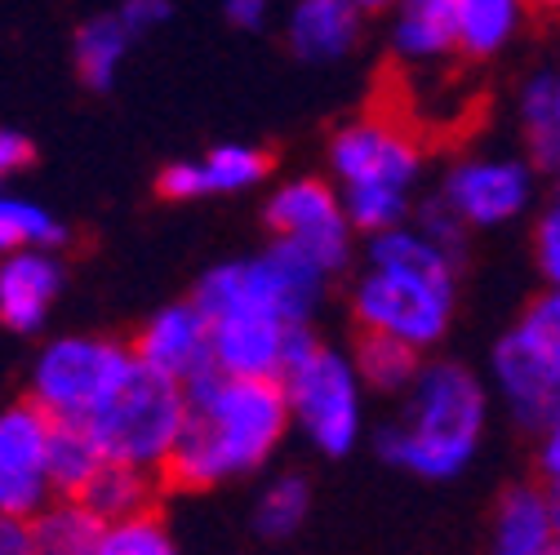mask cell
I'll return each mask as SVG.
<instances>
[{"label":"cell","mask_w":560,"mask_h":555,"mask_svg":"<svg viewBox=\"0 0 560 555\" xmlns=\"http://www.w3.org/2000/svg\"><path fill=\"white\" fill-rule=\"evenodd\" d=\"M152 475L156 471H143V467H125V462H103L94 471V480L77 498H85L107 524L120 520V516H133L152 507Z\"/></svg>","instance_id":"603a6c76"},{"label":"cell","mask_w":560,"mask_h":555,"mask_svg":"<svg viewBox=\"0 0 560 555\" xmlns=\"http://www.w3.org/2000/svg\"><path fill=\"white\" fill-rule=\"evenodd\" d=\"M489 387L521 432H538L560 404V290L542 285L489 346Z\"/></svg>","instance_id":"5b68a950"},{"label":"cell","mask_w":560,"mask_h":555,"mask_svg":"<svg viewBox=\"0 0 560 555\" xmlns=\"http://www.w3.org/2000/svg\"><path fill=\"white\" fill-rule=\"evenodd\" d=\"M62 294L54 249H14L0 258V324L10 333H40Z\"/></svg>","instance_id":"5bb4252c"},{"label":"cell","mask_w":560,"mask_h":555,"mask_svg":"<svg viewBox=\"0 0 560 555\" xmlns=\"http://www.w3.org/2000/svg\"><path fill=\"white\" fill-rule=\"evenodd\" d=\"M516 129L529 161L556 178L560 174V58L542 62L516 90Z\"/></svg>","instance_id":"d6986e66"},{"label":"cell","mask_w":560,"mask_h":555,"mask_svg":"<svg viewBox=\"0 0 560 555\" xmlns=\"http://www.w3.org/2000/svg\"><path fill=\"white\" fill-rule=\"evenodd\" d=\"M271 174V156L245 143H223L205 152L200 161H174L156 174L161 200H205V196H232L258 187Z\"/></svg>","instance_id":"4fadbf2b"},{"label":"cell","mask_w":560,"mask_h":555,"mask_svg":"<svg viewBox=\"0 0 560 555\" xmlns=\"http://www.w3.org/2000/svg\"><path fill=\"white\" fill-rule=\"evenodd\" d=\"M170 551H174L170 524L152 507L112 520L103 533V546H98V555H170Z\"/></svg>","instance_id":"4316f807"},{"label":"cell","mask_w":560,"mask_h":555,"mask_svg":"<svg viewBox=\"0 0 560 555\" xmlns=\"http://www.w3.org/2000/svg\"><path fill=\"white\" fill-rule=\"evenodd\" d=\"M357 5L365 10V14H383V10H392L396 0H357Z\"/></svg>","instance_id":"8d00e7d4"},{"label":"cell","mask_w":560,"mask_h":555,"mask_svg":"<svg viewBox=\"0 0 560 555\" xmlns=\"http://www.w3.org/2000/svg\"><path fill=\"white\" fill-rule=\"evenodd\" d=\"M387 45H392V58L405 67H436L458 58L454 0H396Z\"/></svg>","instance_id":"e0dca14e"},{"label":"cell","mask_w":560,"mask_h":555,"mask_svg":"<svg viewBox=\"0 0 560 555\" xmlns=\"http://www.w3.org/2000/svg\"><path fill=\"white\" fill-rule=\"evenodd\" d=\"M116 14L125 19V27H129L133 36H143V32H156L161 23H170L174 0H120Z\"/></svg>","instance_id":"4dcf8cb0"},{"label":"cell","mask_w":560,"mask_h":555,"mask_svg":"<svg viewBox=\"0 0 560 555\" xmlns=\"http://www.w3.org/2000/svg\"><path fill=\"white\" fill-rule=\"evenodd\" d=\"M529 249H534V267L538 281L560 290V191H551V200L534 214V232H529Z\"/></svg>","instance_id":"83f0119b"},{"label":"cell","mask_w":560,"mask_h":555,"mask_svg":"<svg viewBox=\"0 0 560 555\" xmlns=\"http://www.w3.org/2000/svg\"><path fill=\"white\" fill-rule=\"evenodd\" d=\"M191 395L178 378L152 369L138 361L129 369V378L116 387V395L85 423L103 449L107 462H125V467H143L156 471L170 462L183 423H187Z\"/></svg>","instance_id":"8992f818"},{"label":"cell","mask_w":560,"mask_h":555,"mask_svg":"<svg viewBox=\"0 0 560 555\" xmlns=\"http://www.w3.org/2000/svg\"><path fill=\"white\" fill-rule=\"evenodd\" d=\"M489 409L494 387L485 374L463 361L432 356L400 395V413L374 432V453L413 480H458L485 445Z\"/></svg>","instance_id":"3957f363"},{"label":"cell","mask_w":560,"mask_h":555,"mask_svg":"<svg viewBox=\"0 0 560 555\" xmlns=\"http://www.w3.org/2000/svg\"><path fill=\"white\" fill-rule=\"evenodd\" d=\"M285 395L294 427L307 436V445L325 458H347L361 445L365 432V378L352 356H342L338 346L316 342L303 352L285 374Z\"/></svg>","instance_id":"52a82bcc"},{"label":"cell","mask_w":560,"mask_h":555,"mask_svg":"<svg viewBox=\"0 0 560 555\" xmlns=\"http://www.w3.org/2000/svg\"><path fill=\"white\" fill-rule=\"evenodd\" d=\"M129 346L143 365L178 378L183 387H196L205 378L223 374L219 356H214V329H209V316L200 311L196 298L161 307L143 329H138V338Z\"/></svg>","instance_id":"7c38bea8"},{"label":"cell","mask_w":560,"mask_h":555,"mask_svg":"<svg viewBox=\"0 0 560 555\" xmlns=\"http://www.w3.org/2000/svg\"><path fill=\"white\" fill-rule=\"evenodd\" d=\"M133 45V32L125 27L120 14H94L77 27V40H72V62H77V76L85 90L94 94H107L116 85V72Z\"/></svg>","instance_id":"44dd1931"},{"label":"cell","mask_w":560,"mask_h":555,"mask_svg":"<svg viewBox=\"0 0 560 555\" xmlns=\"http://www.w3.org/2000/svg\"><path fill=\"white\" fill-rule=\"evenodd\" d=\"M267 232L285 236L299 249H307L329 275L347 271L357 258V223L347 219V204L334 178H290L267 196Z\"/></svg>","instance_id":"30bf717a"},{"label":"cell","mask_w":560,"mask_h":555,"mask_svg":"<svg viewBox=\"0 0 560 555\" xmlns=\"http://www.w3.org/2000/svg\"><path fill=\"white\" fill-rule=\"evenodd\" d=\"M36 161V147H32V138L19 133V129H0V178H10L19 169H27Z\"/></svg>","instance_id":"d6a6232c"},{"label":"cell","mask_w":560,"mask_h":555,"mask_svg":"<svg viewBox=\"0 0 560 555\" xmlns=\"http://www.w3.org/2000/svg\"><path fill=\"white\" fill-rule=\"evenodd\" d=\"M534 475L560 489V404L547 413V423L534 432Z\"/></svg>","instance_id":"f546056e"},{"label":"cell","mask_w":560,"mask_h":555,"mask_svg":"<svg viewBox=\"0 0 560 555\" xmlns=\"http://www.w3.org/2000/svg\"><path fill=\"white\" fill-rule=\"evenodd\" d=\"M27 551H36L32 520L0 507V555H27Z\"/></svg>","instance_id":"1f68e13d"},{"label":"cell","mask_w":560,"mask_h":555,"mask_svg":"<svg viewBox=\"0 0 560 555\" xmlns=\"http://www.w3.org/2000/svg\"><path fill=\"white\" fill-rule=\"evenodd\" d=\"M489 551L499 555H556L551 484L529 475L512 480L489 511Z\"/></svg>","instance_id":"9a60e30c"},{"label":"cell","mask_w":560,"mask_h":555,"mask_svg":"<svg viewBox=\"0 0 560 555\" xmlns=\"http://www.w3.org/2000/svg\"><path fill=\"white\" fill-rule=\"evenodd\" d=\"M67 240H72V232L36 200L0 191V258L14 249H62Z\"/></svg>","instance_id":"d4e9b609"},{"label":"cell","mask_w":560,"mask_h":555,"mask_svg":"<svg viewBox=\"0 0 560 555\" xmlns=\"http://www.w3.org/2000/svg\"><path fill=\"white\" fill-rule=\"evenodd\" d=\"M267 10H271V0H223L228 23L241 32H258L267 23Z\"/></svg>","instance_id":"836d02e7"},{"label":"cell","mask_w":560,"mask_h":555,"mask_svg":"<svg viewBox=\"0 0 560 555\" xmlns=\"http://www.w3.org/2000/svg\"><path fill=\"white\" fill-rule=\"evenodd\" d=\"M103 449L94 440V432L85 423H54L49 436V471H54V489L77 498L85 484L94 480V471L103 467Z\"/></svg>","instance_id":"cb8c5ba5"},{"label":"cell","mask_w":560,"mask_h":555,"mask_svg":"<svg viewBox=\"0 0 560 555\" xmlns=\"http://www.w3.org/2000/svg\"><path fill=\"white\" fill-rule=\"evenodd\" d=\"M428 174V143L405 116L365 111L329 138V178L361 236L409 223Z\"/></svg>","instance_id":"277c9868"},{"label":"cell","mask_w":560,"mask_h":555,"mask_svg":"<svg viewBox=\"0 0 560 555\" xmlns=\"http://www.w3.org/2000/svg\"><path fill=\"white\" fill-rule=\"evenodd\" d=\"M365 36V10L357 0H299L290 10V54L303 62H338Z\"/></svg>","instance_id":"2e32d148"},{"label":"cell","mask_w":560,"mask_h":555,"mask_svg":"<svg viewBox=\"0 0 560 555\" xmlns=\"http://www.w3.org/2000/svg\"><path fill=\"white\" fill-rule=\"evenodd\" d=\"M361 378L370 391L378 395H405L409 382L418 378V369H423L428 352H418V346L392 338V333H378V329H361L357 333V352H352Z\"/></svg>","instance_id":"7402d4cb"},{"label":"cell","mask_w":560,"mask_h":555,"mask_svg":"<svg viewBox=\"0 0 560 555\" xmlns=\"http://www.w3.org/2000/svg\"><path fill=\"white\" fill-rule=\"evenodd\" d=\"M413 223L423 227L428 236H436L445 249H454V253H463L467 258V236H471V227L450 210V204L432 191V196H423L418 200V210H413Z\"/></svg>","instance_id":"f1b7e54d"},{"label":"cell","mask_w":560,"mask_h":555,"mask_svg":"<svg viewBox=\"0 0 560 555\" xmlns=\"http://www.w3.org/2000/svg\"><path fill=\"white\" fill-rule=\"evenodd\" d=\"M49 436L54 418L32 395L0 409V507L5 511L32 520L58 498L49 471Z\"/></svg>","instance_id":"8fae6325"},{"label":"cell","mask_w":560,"mask_h":555,"mask_svg":"<svg viewBox=\"0 0 560 555\" xmlns=\"http://www.w3.org/2000/svg\"><path fill=\"white\" fill-rule=\"evenodd\" d=\"M463 253L445 249L413 219L365 236V267L352 281L357 329L392 333L418 352H436L458 311Z\"/></svg>","instance_id":"7a4b0ae2"},{"label":"cell","mask_w":560,"mask_h":555,"mask_svg":"<svg viewBox=\"0 0 560 555\" xmlns=\"http://www.w3.org/2000/svg\"><path fill=\"white\" fill-rule=\"evenodd\" d=\"M551 529H556V555H560V489H551Z\"/></svg>","instance_id":"d590c367"},{"label":"cell","mask_w":560,"mask_h":555,"mask_svg":"<svg viewBox=\"0 0 560 555\" xmlns=\"http://www.w3.org/2000/svg\"><path fill=\"white\" fill-rule=\"evenodd\" d=\"M538 178L547 174L529 152H463L445 165L436 196L471 232H503L538 204Z\"/></svg>","instance_id":"9c48e42d"},{"label":"cell","mask_w":560,"mask_h":555,"mask_svg":"<svg viewBox=\"0 0 560 555\" xmlns=\"http://www.w3.org/2000/svg\"><path fill=\"white\" fill-rule=\"evenodd\" d=\"M191 409L183 436L161 467V484L178 494H200L236 475L258 471L285 440L294 413L280 378L214 374L187 387Z\"/></svg>","instance_id":"6da1fadb"},{"label":"cell","mask_w":560,"mask_h":555,"mask_svg":"<svg viewBox=\"0 0 560 555\" xmlns=\"http://www.w3.org/2000/svg\"><path fill=\"white\" fill-rule=\"evenodd\" d=\"M138 365L133 346L98 333H67L40 346L32 365V400L54 423H90Z\"/></svg>","instance_id":"ba28073f"},{"label":"cell","mask_w":560,"mask_h":555,"mask_svg":"<svg viewBox=\"0 0 560 555\" xmlns=\"http://www.w3.org/2000/svg\"><path fill=\"white\" fill-rule=\"evenodd\" d=\"M529 14L547 19V23H560V0H529Z\"/></svg>","instance_id":"e575fe53"},{"label":"cell","mask_w":560,"mask_h":555,"mask_svg":"<svg viewBox=\"0 0 560 555\" xmlns=\"http://www.w3.org/2000/svg\"><path fill=\"white\" fill-rule=\"evenodd\" d=\"M307 511H312V484L303 475H294V471L276 475L262 489L258 507H254V533L262 542H285V538H294L303 529Z\"/></svg>","instance_id":"484cf974"},{"label":"cell","mask_w":560,"mask_h":555,"mask_svg":"<svg viewBox=\"0 0 560 555\" xmlns=\"http://www.w3.org/2000/svg\"><path fill=\"white\" fill-rule=\"evenodd\" d=\"M32 533H36V551L45 555H98L107 520L85 498L58 494L45 511L32 516Z\"/></svg>","instance_id":"ffe728a7"},{"label":"cell","mask_w":560,"mask_h":555,"mask_svg":"<svg viewBox=\"0 0 560 555\" xmlns=\"http://www.w3.org/2000/svg\"><path fill=\"white\" fill-rule=\"evenodd\" d=\"M529 0H454V36H458V62L485 67L503 58L525 23H529Z\"/></svg>","instance_id":"ac0fdd59"}]
</instances>
